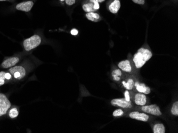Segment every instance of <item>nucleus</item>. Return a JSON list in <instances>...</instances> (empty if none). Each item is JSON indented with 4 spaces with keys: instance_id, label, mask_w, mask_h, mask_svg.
Returning a JSON list of instances; mask_svg holds the SVG:
<instances>
[{
    "instance_id": "f257e3e1",
    "label": "nucleus",
    "mask_w": 178,
    "mask_h": 133,
    "mask_svg": "<svg viewBox=\"0 0 178 133\" xmlns=\"http://www.w3.org/2000/svg\"><path fill=\"white\" fill-rule=\"evenodd\" d=\"M153 56L152 52L149 49L141 48L134 55L133 61L135 67L137 69H141L149 61Z\"/></svg>"
},
{
    "instance_id": "f03ea898",
    "label": "nucleus",
    "mask_w": 178,
    "mask_h": 133,
    "mask_svg": "<svg viewBox=\"0 0 178 133\" xmlns=\"http://www.w3.org/2000/svg\"><path fill=\"white\" fill-rule=\"evenodd\" d=\"M41 43V38L37 35L27 38L24 41V47L26 51L29 52L35 48Z\"/></svg>"
},
{
    "instance_id": "7ed1b4c3",
    "label": "nucleus",
    "mask_w": 178,
    "mask_h": 133,
    "mask_svg": "<svg viewBox=\"0 0 178 133\" xmlns=\"http://www.w3.org/2000/svg\"><path fill=\"white\" fill-rule=\"evenodd\" d=\"M140 110L142 112L155 116H160L162 115L159 107L157 105H145L141 106Z\"/></svg>"
},
{
    "instance_id": "20e7f679",
    "label": "nucleus",
    "mask_w": 178,
    "mask_h": 133,
    "mask_svg": "<svg viewBox=\"0 0 178 133\" xmlns=\"http://www.w3.org/2000/svg\"><path fill=\"white\" fill-rule=\"evenodd\" d=\"M112 105L116 107L121 108L123 109H129L133 107L132 101L126 100L125 98H116L110 101Z\"/></svg>"
},
{
    "instance_id": "39448f33",
    "label": "nucleus",
    "mask_w": 178,
    "mask_h": 133,
    "mask_svg": "<svg viewBox=\"0 0 178 133\" xmlns=\"http://www.w3.org/2000/svg\"><path fill=\"white\" fill-rule=\"evenodd\" d=\"M11 107V103L7 97L3 93H0V117L6 114Z\"/></svg>"
},
{
    "instance_id": "423d86ee",
    "label": "nucleus",
    "mask_w": 178,
    "mask_h": 133,
    "mask_svg": "<svg viewBox=\"0 0 178 133\" xmlns=\"http://www.w3.org/2000/svg\"><path fill=\"white\" fill-rule=\"evenodd\" d=\"M9 72L17 80H21L26 75V71L24 68L20 66L12 67L9 69Z\"/></svg>"
},
{
    "instance_id": "0eeeda50",
    "label": "nucleus",
    "mask_w": 178,
    "mask_h": 133,
    "mask_svg": "<svg viewBox=\"0 0 178 133\" xmlns=\"http://www.w3.org/2000/svg\"><path fill=\"white\" fill-rule=\"evenodd\" d=\"M130 118L139 121L147 122L149 119V116L146 113H140L138 111H132L129 114Z\"/></svg>"
},
{
    "instance_id": "6e6552de",
    "label": "nucleus",
    "mask_w": 178,
    "mask_h": 133,
    "mask_svg": "<svg viewBox=\"0 0 178 133\" xmlns=\"http://www.w3.org/2000/svg\"><path fill=\"white\" fill-rule=\"evenodd\" d=\"M134 102L138 106H143L147 104V97L141 93H135L134 95Z\"/></svg>"
},
{
    "instance_id": "1a4fd4ad",
    "label": "nucleus",
    "mask_w": 178,
    "mask_h": 133,
    "mask_svg": "<svg viewBox=\"0 0 178 133\" xmlns=\"http://www.w3.org/2000/svg\"><path fill=\"white\" fill-rule=\"evenodd\" d=\"M135 90L139 93H143L145 94H149L151 92V90L149 87L147 86L145 83H140L136 81L134 85Z\"/></svg>"
},
{
    "instance_id": "9d476101",
    "label": "nucleus",
    "mask_w": 178,
    "mask_h": 133,
    "mask_svg": "<svg viewBox=\"0 0 178 133\" xmlns=\"http://www.w3.org/2000/svg\"><path fill=\"white\" fill-rule=\"evenodd\" d=\"M135 81H136L135 80L134 78L133 77H128V78H126L125 80H123L122 81V85L123 87L126 90L132 91V90H135L134 85H135Z\"/></svg>"
},
{
    "instance_id": "9b49d317",
    "label": "nucleus",
    "mask_w": 178,
    "mask_h": 133,
    "mask_svg": "<svg viewBox=\"0 0 178 133\" xmlns=\"http://www.w3.org/2000/svg\"><path fill=\"white\" fill-rule=\"evenodd\" d=\"M118 66L119 69H120L122 71H123L124 72L130 73L132 72V71L133 70L131 62L128 60H126L124 61L120 62L118 64Z\"/></svg>"
},
{
    "instance_id": "f8f14e48",
    "label": "nucleus",
    "mask_w": 178,
    "mask_h": 133,
    "mask_svg": "<svg viewBox=\"0 0 178 133\" xmlns=\"http://www.w3.org/2000/svg\"><path fill=\"white\" fill-rule=\"evenodd\" d=\"M33 5L34 2L31 1L21 2L17 5L16 9L17 10L22 11L24 12H29L31 10L33 7Z\"/></svg>"
},
{
    "instance_id": "ddd939ff",
    "label": "nucleus",
    "mask_w": 178,
    "mask_h": 133,
    "mask_svg": "<svg viewBox=\"0 0 178 133\" xmlns=\"http://www.w3.org/2000/svg\"><path fill=\"white\" fill-rule=\"evenodd\" d=\"M19 61V59L18 57H11L8 59L5 60V61L2 63L1 66L4 69H8L11 67L12 66H15V65L18 63Z\"/></svg>"
},
{
    "instance_id": "4468645a",
    "label": "nucleus",
    "mask_w": 178,
    "mask_h": 133,
    "mask_svg": "<svg viewBox=\"0 0 178 133\" xmlns=\"http://www.w3.org/2000/svg\"><path fill=\"white\" fill-rule=\"evenodd\" d=\"M112 77L115 82H120L123 77V74L120 69H114L112 72Z\"/></svg>"
},
{
    "instance_id": "2eb2a0df",
    "label": "nucleus",
    "mask_w": 178,
    "mask_h": 133,
    "mask_svg": "<svg viewBox=\"0 0 178 133\" xmlns=\"http://www.w3.org/2000/svg\"><path fill=\"white\" fill-rule=\"evenodd\" d=\"M121 8V3L119 0H114L113 2L109 5V10L112 13H117Z\"/></svg>"
},
{
    "instance_id": "dca6fc26",
    "label": "nucleus",
    "mask_w": 178,
    "mask_h": 133,
    "mask_svg": "<svg viewBox=\"0 0 178 133\" xmlns=\"http://www.w3.org/2000/svg\"><path fill=\"white\" fill-rule=\"evenodd\" d=\"M153 132L154 133H165V127L164 125L161 123L156 124L153 126Z\"/></svg>"
},
{
    "instance_id": "f3484780",
    "label": "nucleus",
    "mask_w": 178,
    "mask_h": 133,
    "mask_svg": "<svg viewBox=\"0 0 178 133\" xmlns=\"http://www.w3.org/2000/svg\"><path fill=\"white\" fill-rule=\"evenodd\" d=\"M85 16L88 20L93 22H98L100 19V16L99 14L94 12H88Z\"/></svg>"
},
{
    "instance_id": "a211bd4d",
    "label": "nucleus",
    "mask_w": 178,
    "mask_h": 133,
    "mask_svg": "<svg viewBox=\"0 0 178 133\" xmlns=\"http://www.w3.org/2000/svg\"><path fill=\"white\" fill-rule=\"evenodd\" d=\"M83 10L85 12H95L97 11V10H96L94 8V3H89L87 4H84L82 7Z\"/></svg>"
},
{
    "instance_id": "6ab92c4d",
    "label": "nucleus",
    "mask_w": 178,
    "mask_h": 133,
    "mask_svg": "<svg viewBox=\"0 0 178 133\" xmlns=\"http://www.w3.org/2000/svg\"><path fill=\"white\" fill-rule=\"evenodd\" d=\"M171 113L173 116H178V101L174 102L171 109Z\"/></svg>"
},
{
    "instance_id": "aec40b11",
    "label": "nucleus",
    "mask_w": 178,
    "mask_h": 133,
    "mask_svg": "<svg viewBox=\"0 0 178 133\" xmlns=\"http://www.w3.org/2000/svg\"><path fill=\"white\" fill-rule=\"evenodd\" d=\"M19 115L18 111L16 108H13L10 110L9 113V116L11 118H15L18 117Z\"/></svg>"
},
{
    "instance_id": "412c9836",
    "label": "nucleus",
    "mask_w": 178,
    "mask_h": 133,
    "mask_svg": "<svg viewBox=\"0 0 178 133\" xmlns=\"http://www.w3.org/2000/svg\"><path fill=\"white\" fill-rule=\"evenodd\" d=\"M124 114V111L122 109L119 108V109H116L114 111L113 116L114 117H121L123 116Z\"/></svg>"
},
{
    "instance_id": "4be33fe9",
    "label": "nucleus",
    "mask_w": 178,
    "mask_h": 133,
    "mask_svg": "<svg viewBox=\"0 0 178 133\" xmlns=\"http://www.w3.org/2000/svg\"><path fill=\"white\" fill-rule=\"evenodd\" d=\"M5 72H0V86L3 85L5 83Z\"/></svg>"
},
{
    "instance_id": "5701e85b",
    "label": "nucleus",
    "mask_w": 178,
    "mask_h": 133,
    "mask_svg": "<svg viewBox=\"0 0 178 133\" xmlns=\"http://www.w3.org/2000/svg\"><path fill=\"white\" fill-rule=\"evenodd\" d=\"M124 94V98L126 99V100L128 101L131 100V95H130V93L129 90H126Z\"/></svg>"
},
{
    "instance_id": "b1692460",
    "label": "nucleus",
    "mask_w": 178,
    "mask_h": 133,
    "mask_svg": "<svg viewBox=\"0 0 178 133\" xmlns=\"http://www.w3.org/2000/svg\"><path fill=\"white\" fill-rule=\"evenodd\" d=\"M76 0H65L66 3L68 5H72L74 4H75Z\"/></svg>"
},
{
    "instance_id": "393cba45",
    "label": "nucleus",
    "mask_w": 178,
    "mask_h": 133,
    "mask_svg": "<svg viewBox=\"0 0 178 133\" xmlns=\"http://www.w3.org/2000/svg\"><path fill=\"white\" fill-rule=\"evenodd\" d=\"M134 3H137V4H140V5H143L145 4V0H132Z\"/></svg>"
},
{
    "instance_id": "a878e982",
    "label": "nucleus",
    "mask_w": 178,
    "mask_h": 133,
    "mask_svg": "<svg viewBox=\"0 0 178 133\" xmlns=\"http://www.w3.org/2000/svg\"><path fill=\"white\" fill-rule=\"evenodd\" d=\"M70 33H71V34H72V35L76 36V35H77V34H78V30H77V29H73L71 30Z\"/></svg>"
},
{
    "instance_id": "bb28decb",
    "label": "nucleus",
    "mask_w": 178,
    "mask_h": 133,
    "mask_svg": "<svg viewBox=\"0 0 178 133\" xmlns=\"http://www.w3.org/2000/svg\"><path fill=\"white\" fill-rule=\"evenodd\" d=\"M5 79L7 80H10L11 78V74L9 73H5Z\"/></svg>"
},
{
    "instance_id": "cd10ccee",
    "label": "nucleus",
    "mask_w": 178,
    "mask_h": 133,
    "mask_svg": "<svg viewBox=\"0 0 178 133\" xmlns=\"http://www.w3.org/2000/svg\"><path fill=\"white\" fill-rule=\"evenodd\" d=\"M94 8L96 9V10H98L99 8H100V6H99V4L98 2H94Z\"/></svg>"
},
{
    "instance_id": "c85d7f7f",
    "label": "nucleus",
    "mask_w": 178,
    "mask_h": 133,
    "mask_svg": "<svg viewBox=\"0 0 178 133\" xmlns=\"http://www.w3.org/2000/svg\"><path fill=\"white\" fill-rule=\"evenodd\" d=\"M90 2L94 3V2H98V3H101L102 2H104L105 0H90Z\"/></svg>"
},
{
    "instance_id": "c756f323",
    "label": "nucleus",
    "mask_w": 178,
    "mask_h": 133,
    "mask_svg": "<svg viewBox=\"0 0 178 133\" xmlns=\"http://www.w3.org/2000/svg\"><path fill=\"white\" fill-rule=\"evenodd\" d=\"M6 1V0H0V1Z\"/></svg>"
},
{
    "instance_id": "7c9ffc66",
    "label": "nucleus",
    "mask_w": 178,
    "mask_h": 133,
    "mask_svg": "<svg viewBox=\"0 0 178 133\" xmlns=\"http://www.w3.org/2000/svg\"><path fill=\"white\" fill-rule=\"evenodd\" d=\"M61 1H65V0H60Z\"/></svg>"
}]
</instances>
